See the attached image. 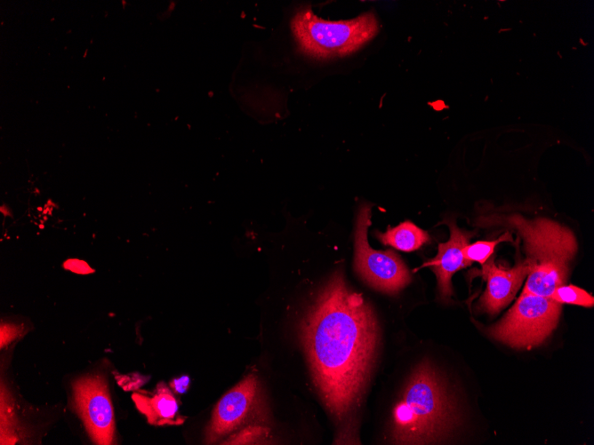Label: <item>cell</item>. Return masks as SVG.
I'll return each mask as SVG.
<instances>
[{
    "instance_id": "obj_1",
    "label": "cell",
    "mask_w": 594,
    "mask_h": 445,
    "mask_svg": "<svg viewBox=\"0 0 594 445\" xmlns=\"http://www.w3.org/2000/svg\"><path fill=\"white\" fill-rule=\"evenodd\" d=\"M313 381L339 423L354 414L374 361L379 340L376 317L361 294L336 271L301 324Z\"/></svg>"
},
{
    "instance_id": "obj_2",
    "label": "cell",
    "mask_w": 594,
    "mask_h": 445,
    "mask_svg": "<svg viewBox=\"0 0 594 445\" xmlns=\"http://www.w3.org/2000/svg\"><path fill=\"white\" fill-rule=\"evenodd\" d=\"M457 422L455 407L435 369L419 364L393 410L391 439L397 444L441 441Z\"/></svg>"
},
{
    "instance_id": "obj_3",
    "label": "cell",
    "mask_w": 594,
    "mask_h": 445,
    "mask_svg": "<svg viewBox=\"0 0 594 445\" xmlns=\"http://www.w3.org/2000/svg\"><path fill=\"white\" fill-rule=\"evenodd\" d=\"M479 224L511 226L523 239L529 272L522 293L549 298L564 285L577 250L568 228L548 219L531 220L518 214L481 218Z\"/></svg>"
},
{
    "instance_id": "obj_4",
    "label": "cell",
    "mask_w": 594,
    "mask_h": 445,
    "mask_svg": "<svg viewBox=\"0 0 594 445\" xmlns=\"http://www.w3.org/2000/svg\"><path fill=\"white\" fill-rule=\"evenodd\" d=\"M291 28L301 51L314 58L328 59L358 50L377 34L378 23L373 12L331 21L302 8L292 19Z\"/></svg>"
},
{
    "instance_id": "obj_5",
    "label": "cell",
    "mask_w": 594,
    "mask_h": 445,
    "mask_svg": "<svg viewBox=\"0 0 594 445\" xmlns=\"http://www.w3.org/2000/svg\"><path fill=\"white\" fill-rule=\"evenodd\" d=\"M561 304L547 297L522 293L506 315L488 332L512 347L542 344L555 329Z\"/></svg>"
},
{
    "instance_id": "obj_6",
    "label": "cell",
    "mask_w": 594,
    "mask_h": 445,
    "mask_svg": "<svg viewBox=\"0 0 594 445\" xmlns=\"http://www.w3.org/2000/svg\"><path fill=\"white\" fill-rule=\"evenodd\" d=\"M371 206H360L355 227V270L373 288L389 294L398 292L412 278L400 257L391 250H376L367 241Z\"/></svg>"
},
{
    "instance_id": "obj_7",
    "label": "cell",
    "mask_w": 594,
    "mask_h": 445,
    "mask_svg": "<svg viewBox=\"0 0 594 445\" xmlns=\"http://www.w3.org/2000/svg\"><path fill=\"white\" fill-rule=\"evenodd\" d=\"M74 408L96 444L108 445L114 438V412L106 381L87 376L73 384Z\"/></svg>"
},
{
    "instance_id": "obj_8",
    "label": "cell",
    "mask_w": 594,
    "mask_h": 445,
    "mask_svg": "<svg viewBox=\"0 0 594 445\" xmlns=\"http://www.w3.org/2000/svg\"><path fill=\"white\" fill-rule=\"evenodd\" d=\"M257 377L251 373L229 390L215 405L205 432V442L215 443L242 426L256 406Z\"/></svg>"
},
{
    "instance_id": "obj_9",
    "label": "cell",
    "mask_w": 594,
    "mask_h": 445,
    "mask_svg": "<svg viewBox=\"0 0 594 445\" xmlns=\"http://www.w3.org/2000/svg\"><path fill=\"white\" fill-rule=\"evenodd\" d=\"M528 272L526 261L506 269L496 266L494 258L487 259L476 274L486 281V289L479 299L480 307L491 314L498 313L512 300Z\"/></svg>"
},
{
    "instance_id": "obj_10",
    "label": "cell",
    "mask_w": 594,
    "mask_h": 445,
    "mask_svg": "<svg viewBox=\"0 0 594 445\" xmlns=\"http://www.w3.org/2000/svg\"><path fill=\"white\" fill-rule=\"evenodd\" d=\"M450 228V238L438 244L435 258L426 261L422 266H429L435 273L437 280L439 297L448 300L453 294L451 279L453 274L465 266H470L462 254V249L469 244L474 233L463 231L454 221H446Z\"/></svg>"
},
{
    "instance_id": "obj_11",
    "label": "cell",
    "mask_w": 594,
    "mask_h": 445,
    "mask_svg": "<svg viewBox=\"0 0 594 445\" xmlns=\"http://www.w3.org/2000/svg\"><path fill=\"white\" fill-rule=\"evenodd\" d=\"M132 400L148 422L156 425H179L184 419L178 414V403L169 388L160 383L151 395L133 393Z\"/></svg>"
},
{
    "instance_id": "obj_12",
    "label": "cell",
    "mask_w": 594,
    "mask_h": 445,
    "mask_svg": "<svg viewBox=\"0 0 594 445\" xmlns=\"http://www.w3.org/2000/svg\"><path fill=\"white\" fill-rule=\"evenodd\" d=\"M375 234L384 245L405 252L416 250L429 241L428 233L411 221L389 227L385 233L376 231Z\"/></svg>"
},
{
    "instance_id": "obj_13",
    "label": "cell",
    "mask_w": 594,
    "mask_h": 445,
    "mask_svg": "<svg viewBox=\"0 0 594 445\" xmlns=\"http://www.w3.org/2000/svg\"><path fill=\"white\" fill-rule=\"evenodd\" d=\"M549 298L559 304L567 303L585 307H592L594 305L593 296L571 284L557 287Z\"/></svg>"
},
{
    "instance_id": "obj_14",
    "label": "cell",
    "mask_w": 594,
    "mask_h": 445,
    "mask_svg": "<svg viewBox=\"0 0 594 445\" xmlns=\"http://www.w3.org/2000/svg\"><path fill=\"white\" fill-rule=\"evenodd\" d=\"M511 235L506 232L498 239L494 241H478L472 244H468L462 249L464 258L470 264L477 261L484 264L494 253L495 246L501 242L511 241Z\"/></svg>"
},
{
    "instance_id": "obj_15",
    "label": "cell",
    "mask_w": 594,
    "mask_h": 445,
    "mask_svg": "<svg viewBox=\"0 0 594 445\" xmlns=\"http://www.w3.org/2000/svg\"><path fill=\"white\" fill-rule=\"evenodd\" d=\"M267 435L266 428L257 425H250L229 437L223 444H253L260 442L262 437Z\"/></svg>"
},
{
    "instance_id": "obj_16",
    "label": "cell",
    "mask_w": 594,
    "mask_h": 445,
    "mask_svg": "<svg viewBox=\"0 0 594 445\" xmlns=\"http://www.w3.org/2000/svg\"><path fill=\"white\" fill-rule=\"evenodd\" d=\"M21 329L20 326L13 324H2L1 326V347L8 345L11 341L20 335Z\"/></svg>"
},
{
    "instance_id": "obj_17",
    "label": "cell",
    "mask_w": 594,
    "mask_h": 445,
    "mask_svg": "<svg viewBox=\"0 0 594 445\" xmlns=\"http://www.w3.org/2000/svg\"><path fill=\"white\" fill-rule=\"evenodd\" d=\"M63 267L74 273L83 274H90L94 271L89 266V265L86 262L74 258H70L65 261L63 264Z\"/></svg>"
},
{
    "instance_id": "obj_18",
    "label": "cell",
    "mask_w": 594,
    "mask_h": 445,
    "mask_svg": "<svg viewBox=\"0 0 594 445\" xmlns=\"http://www.w3.org/2000/svg\"><path fill=\"white\" fill-rule=\"evenodd\" d=\"M189 377L188 376H182L178 378H174L171 383L170 386L173 389L175 393H184L189 385Z\"/></svg>"
}]
</instances>
